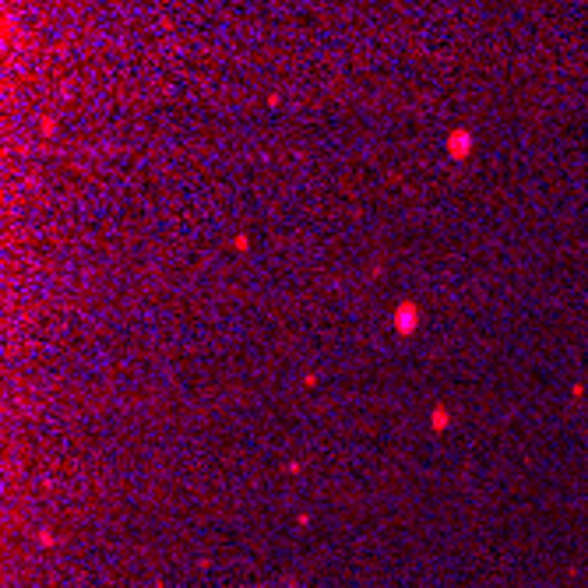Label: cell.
<instances>
[{
	"label": "cell",
	"instance_id": "obj_1",
	"mask_svg": "<svg viewBox=\"0 0 588 588\" xmlns=\"http://www.w3.org/2000/svg\"><path fill=\"white\" fill-rule=\"evenodd\" d=\"M398 328H402V332L412 328V307H402V311H398Z\"/></svg>",
	"mask_w": 588,
	"mask_h": 588
}]
</instances>
